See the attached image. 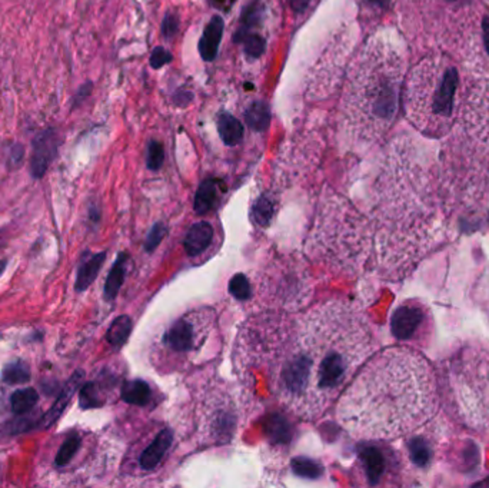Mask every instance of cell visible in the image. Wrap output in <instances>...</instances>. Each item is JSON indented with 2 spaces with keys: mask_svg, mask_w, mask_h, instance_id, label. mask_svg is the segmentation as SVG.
Wrapping results in <instances>:
<instances>
[{
  "mask_svg": "<svg viewBox=\"0 0 489 488\" xmlns=\"http://www.w3.org/2000/svg\"><path fill=\"white\" fill-rule=\"evenodd\" d=\"M458 71L452 66L445 68L439 75L433 76V86L428 88L429 95H423V102H429V112L438 119H449L453 111V99L458 88Z\"/></svg>",
  "mask_w": 489,
  "mask_h": 488,
  "instance_id": "obj_5",
  "label": "cell"
},
{
  "mask_svg": "<svg viewBox=\"0 0 489 488\" xmlns=\"http://www.w3.org/2000/svg\"><path fill=\"white\" fill-rule=\"evenodd\" d=\"M59 146H61V138L53 128L41 131L32 139L31 173L35 179H41L45 176L49 166L58 156Z\"/></svg>",
  "mask_w": 489,
  "mask_h": 488,
  "instance_id": "obj_6",
  "label": "cell"
},
{
  "mask_svg": "<svg viewBox=\"0 0 489 488\" xmlns=\"http://www.w3.org/2000/svg\"><path fill=\"white\" fill-rule=\"evenodd\" d=\"M85 378V372L82 370L76 371L71 380L66 382V385L62 388V391L59 392L56 401L53 402V405L51 407V410L42 417L41 422H39V428H49L52 427L59 418L61 415L65 412V410L68 408L72 397L75 395V392L78 391V388L81 387V384L83 382Z\"/></svg>",
  "mask_w": 489,
  "mask_h": 488,
  "instance_id": "obj_8",
  "label": "cell"
},
{
  "mask_svg": "<svg viewBox=\"0 0 489 488\" xmlns=\"http://www.w3.org/2000/svg\"><path fill=\"white\" fill-rule=\"evenodd\" d=\"M212 236H213V228L210 223L197 222V223L192 225L190 229L187 230L185 242H183L187 255L196 257V255H200L202 253H205L210 245Z\"/></svg>",
  "mask_w": 489,
  "mask_h": 488,
  "instance_id": "obj_10",
  "label": "cell"
},
{
  "mask_svg": "<svg viewBox=\"0 0 489 488\" xmlns=\"http://www.w3.org/2000/svg\"><path fill=\"white\" fill-rule=\"evenodd\" d=\"M265 432L268 438L275 444H285L289 442L292 438L289 422L278 414H272L265 420Z\"/></svg>",
  "mask_w": 489,
  "mask_h": 488,
  "instance_id": "obj_19",
  "label": "cell"
},
{
  "mask_svg": "<svg viewBox=\"0 0 489 488\" xmlns=\"http://www.w3.org/2000/svg\"><path fill=\"white\" fill-rule=\"evenodd\" d=\"M39 401V394L35 388H22L12 394L11 405L12 411L18 415H24L34 410Z\"/></svg>",
  "mask_w": 489,
  "mask_h": 488,
  "instance_id": "obj_21",
  "label": "cell"
},
{
  "mask_svg": "<svg viewBox=\"0 0 489 488\" xmlns=\"http://www.w3.org/2000/svg\"><path fill=\"white\" fill-rule=\"evenodd\" d=\"M274 212H275L274 202L267 195H264L254 205L252 219L259 226H268L271 223Z\"/></svg>",
  "mask_w": 489,
  "mask_h": 488,
  "instance_id": "obj_25",
  "label": "cell"
},
{
  "mask_svg": "<svg viewBox=\"0 0 489 488\" xmlns=\"http://www.w3.org/2000/svg\"><path fill=\"white\" fill-rule=\"evenodd\" d=\"M126 264H128V255L126 254H119L116 263L113 264L108 278H106V284H105V298L108 301H112L116 298L119 290L122 288V284L125 281V275H126Z\"/></svg>",
  "mask_w": 489,
  "mask_h": 488,
  "instance_id": "obj_16",
  "label": "cell"
},
{
  "mask_svg": "<svg viewBox=\"0 0 489 488\" xmlns=\"http://www.w3.org/2000/svg\"><path fill=\"white\" fill-rule=\"evenodd\" d=\"M482 35H483L485 51L489 54V16H485L482 21Z\"/></svg>",
  "mask_w": 489,
  "mask_h": 488,
  "instance_id": "obj_38",
  "label": "cell"
},
{
  "mask_svg": "<svg viewBox=\"0 0 489 488\" xmlns=\"http://www.w3.org/2000/svg\"><path fill=\"white\" fill-rule=\"evenodd\" d=\"M173 442V434L169 429L160 431L156 438L145 448V451L140 455L139 464L142 469L150 471L159 465L168 449L170 448Z\"/></svg>",
  "mask_w": 489,
  "mask_h": 488,
  "instance_id": "obj_9",
  "label": "cell"
},
{
  "mask_svg": "<svg viewBox=\"0 0 489 488\" xmlns=\"http://www.w3.org/2000/svg\"><path fill=\"white\" fill-rule=\"evenodd\" d=\"M8 155H9V163H11V166L12 168H18L22 162H24V156H25V148H24V145H21V143H12L11 146H9V152H8Z\"/></svg>",
  "mask_w": 489,
  "mask_h": 488,
  "instance_id": "obj_35",
  "label": "cell"
},
{
  "mask_svg": "<svg viewBox=\"0 0 489 488\" xmlns=\"http://www.w3.org/2000/svg\"><path fill=\"white\" fill-rule=\"evenodd\" d=\"M120 395H122V400L125 402L143 407L150 401L152 391H150V387L148 385V382H145L142 380H132V381H126L122 385Z\"/></svg>",
  "mask_w": 489,
  "mask_h": 488,
  "instance_id": "obj_17",
  "label": "cell"
},
{
  "mask_svg": "<svg viewBox=\"0 0 489 488\" xmlns=\"http://www.w3.org/2000/svg\"><path fill=\"white\" fill-rule=\"evenodd\" d=\"M165 235H166V226H163L162 223H156L145 240V250L149 253L153 251L159 245Z\"/></svg>",
  "mask_w": 489,
  "mask_h": 488,
  "instance_id": "obj_32",
  "label": "cell"
},
{
  "mask_svg": "<svg viewBox=\"0 0 489 488\" xmlns=\"http://www.w3.org/2000/svg\"><path fill=\"white\" fill-rule=\"evenodd\" d=\"M409 451L412 462L418 467H425L431 461V449L429 445L422 438H413L409 442Z\"/></svg>",
  "mask_w": 489,
  "mask_h": 488,
  "instance_id": "obj_28",
  "label": "cell"
},
{
  "mask_svg": "<svg viewBox=\"0 0 489 488\" xmlns=\"http://www.w3.org/2000/svg\"><path fill=\"white\" fill-rule=\"evenodd\" d=\"M372 350V337L349 308L311 312L279 374V395L297 412L315 417L338 397Z\"/></svg>",
  "mask_w": 489,
  "mask_h": 488,
  "instance_id": "obj_1",
  "label": "cell"
},
{
  "mask_svg": "<svg viewBox=\"0 0 489 488\" xmlns=\"http://www.w3.org/2000/svg\"><path fill=\"white\" fill-rule=\"evenodd\" d=\"M229 293L239 301H244L251 297V284L243 274H236L229 283Z\"/></svg>",
  "mask_w": 489,
  "mask_h": 488,
  "instance_id": "obj_29",
  "label": "cell"
},
{
  "mask_svg": "<svg viewBox=\"0 0 489 488\" xmlns=\"http://www.w3.org/2000/svg\"><path fill=\"white\" fill-rule=\"evenodd\" d=\"M79 447H81V437L76 434H72L59 448L56 459H55V465L56 467L68 465L72 461V458L75 457V454L78 452Z\"/></svg>",
  "mask_w": 489,
  "mask_h": 488,
  "instance_id": "obj_26",
  "label": "cell"
},
{
  "mask_svg": "<svg viewBox=\"0 0 489 488\" xmlns=\"http://www.w3.org/2000/svg\"><path fill=\"white\" fill-rule=\"evenodd\" d=\"M223 188V182L217 179H206L200 183L196 196H195V210L199 215H203L215 208L216 202L219 200L220 190Z\"/></svg>",
  "mask_w": 489,
  "mask_h": 488,
  "instance_id": "obj_13",
  "label": "cell"
},
{
  "mask_svg": "<svg viewBox=\"0 0 489 488\" xmlns=\"http://www.w3.org/2000/svg\"><path fill=\"white\" fill-rule=\"evenodd\" d=\"M243 46H244V54L251 58H259L264 52H265V46H267V41L259 36V35H248L242 41Z\"/></svg>",
  "mask_w": 489,
  "mask_h": 488,
  "instance_id": "obj_30",
  "label": "cell"
},
{
  "mask_svg": "<svg viewBox=\"0 0 489 488\" xmlns=\"http://www.w3.org/2000/svg\"><path fill=\"white\" fill-rule=\"evenodd\" d=\"M177 25H179L177 18L173 14H168L162 22V35L166 39H170L177 32Z\"/></svg>",
  "mask_w": 489,
  "mask_h": 488,
  "instance_id": "obj_34",
  "label": "cell"
},
{
  "mask_svg": "<svg viewBox=\"0 0 489 488\" xmlns=\"http://www.w3.org/2000/svg\"><path fill=\"white\" fill-rule=\"evenodd\" d=\"M309 2H311V0H289V5H291V8L295 12L301 14V12H304L308 8Z\"/></svg>",
  "mask_w": 489,
  "mask_h": 488,
  "instance_id": "obj_39",
  "label": "cell"
},
{
  "mask_svg": "<svg viewBox=\"0 0 489 488\" xmlns=\"http://www.w3.org/2000/svg\"><path fill=\"white\" fill-rule=\"evenodd\" d=\"M92 88H93V83H92V82H86V83H83V85L79 88V91L76 92V95H75V98H73V102H72V108H73V109L83 103V101L91 95Z\"/></svg>",
  "mask_w": 489,
  "mask_h": 488,
  "instance_id": "obj_36",
  "label": "cell"
},
{
  "mask_svg": "<svg viewBox=\"0 0 489 488\" xmlns=\"http://www.w3.org/2000/svg\"><path fill=\"white\" fill-rule=\"evenodd\" d=\"M130 331H132V320L128 315L118 317L112 322V325L106 334V340L112 347L119 348L128 341Z\"/></svg>",
  "mask_w": 489,
  "mask_h": 488,
  "instance_id": "obj_22",
  "label": "cell"
},
{
  "mask_svg": "<svg viewBox=\"0 0 489 488\" xmlns=\"http://www.w3.org/2000/svg\"><path fill=\"white\" fill-rule=\"evenodd\" d=\"M165 161V152H163V146L160 142L158 141H152L149 143L148 148V156H146V163L148 168L152 171H158L162 168Z\"/></svg>",
  "mask_w": 489,
  "mask_h": 488,
  "instance_id": "obj_31",
  "label": "cell"
},
{
  "mask_svg": "<svg viewBox=\"0 0 489 488\" xmlns=\"http://www.w3.org/2000/svg\"><path fill=\"white\" fill-rule=\"evenodd\" d=\"M223 35V19L220 16H213L207 24L202 39L199 42V54L203 61L212 62L219 51V45Z\"/></svg>",
  "mask_w": 489,
  "mask_h": 488,
  "instance_id": "obj_11",
  "label": "cell"
},
{
  "mask_svg": "<svg viewBox=\"0 0 489 488\" xmlns=\"http://www.w3.org/2000/svg\"><path fill=\"white\" fill-rule=\"evenodd\" d=\"M209 4L217 11L227 12L232 8V5L235 4V0H209Z\"/></svg>",
  "mask_w": 489,
  "mask_h": 488,
  "instance_id": "obj_37",
  "label": "cell"
},
{
  "mask_svg": "<svg viewBox=\"0 0 489 488\" xmlns=\"http://www.w3.org/2000/svg\"><path fill=\"white\" fill-rule=\"evenodd\" d=\"M172 59H173V56H172L170 52H168V51H166L165 48H162V46H158V48L152 52V55H150V66H152L153 69H159V68H162L163 65L170 63Z\"/></svg>",
  "mask_w": 489,
  "mask_h": 488,
  "instance_id": "obj_33",
  "label": "cell"
},
{
  "mask_svg": "<svg viewBox=\"0 0 489 488\" xmlns=\"http://www.w3.org/2000/svg\"><path fill=\"white\" fill-rule=\"evenodd\" d=\"M210 315L209 312L206 315L196 312L175 321L163 334L162 342L165 350L176 355H185L197 350L206 335Z\"/></svg>",
  "mask_w": 489,
  "mask_h": 488,
  "instance_id": "obj_4",
  "label": "cell"
},
{
  "mask_svg": "<svg viewBox=\"0 0 489 488\" xmlns=\"http://www.w3.org/2000/svg\"><path fill=\"white\" fill-rule=\"evenodd\" d=\"M261 16H262V8H261L259 0H252V4H249L247 9H243V14L240 18V28L236 32L233 41L236 44H242V41L249 35V31L254 26H257Z\"/></svg>",
  "mask_w": 489,
  "mask_h": 488,
  "instance_id": "obj_20",
  "label": "cell"
},
{
  "mask_svg": "<svg viewBox=\"0 0 489 488\" xmlns=\"http://www.w3.org/2000/svg\"><path fill=\"white\" fill-rule=\"evenodd\" d=\"M292 469L297 475L304 478H319L324 474V468L316 461L307 457H297L292 459Z\"/></svg>",
  "mask_w": 489,
  "mask_h": 488,
  "instance_id": "obj_24",
  "label": "cell"
},
{
  "mask_svg": "<svg viewBox=\"0 0 489 488\" xmlns=\"http://www.w3.org/2000/svg\"><path fill=\"white\" fill-rule=\"evenodd\" d=\"M356 81L355 101L361 109L382 123L391 122L396 112V83L391 78L381 75L358 76Z\"/></svg>",
  "mask_w": 489,
  "mask_h": 488,
  "instance_id": "obj_3",
  "label": "cell"
},
{
  "mask_svg": "<svg viewBox=\"0 0 489 488\" xmlns=\"http://www.w3.org/2000/svg\"><path fill=\"white\" fill-rule=\"evenodd\" d=\"M436 411V385L423 355L392 347L375 355L346 390L339 415L365 438H396L423 425Z\"/></svg>",
  "mask_w": 489,
  "mask_h": 488,
  "instance_id": "obj_2",
  "label": "cell"
},
{
  "mask_svg": "<svg viewBox=\"0 0 489 488\" xmlns=\"http://www.w3.org/2000/svg\"><path fill=\"white\" fill-rule=\"evenodd\" d=\"M2 380L11 385L25 384L31 380V368L25 361L21 360L9 362L2 371Z\"/></svg>",
  "mask_w": 489,
  "mask_h": 488,
  "instance_id": "obj_23",
  "label": "cell"
},
{
  "mask_svg": "<svg viewBox=\"0 0 489 488\" xmlns=\"http://www.w3.org/2000/svg\"><path fill=\"white\" fill-rule=\"evenodd\" d=\"M217 132L227 146L237 145L243 138V125L230 113H220L217 118Z\"/></svg>",
  "mask_w": 489,
  "mask_h": 488,
  "instance_id": "obj_15",
  "label": "cell"
},
{
  "mask_svg": "<svg viewBox=\"0 0 489 488\" xmlns=\"http://www.w3.org/2000/svg\"><path fill=\"white\" fill-rule=\"evenodd\" d=\"M244 121L247 125L257 132H264L271 123V111L267 102L257 101L252 102L244 111Z\"/></svg>",
  "mask_w": 489,
  "mask_h": 488,
  "instance_id": "obj_18",
  "label": "cell"
},
{
  "mask_svg": "<svg viewBox=\"0 0 489 488\" xmlns=\"http://www.w3.org/2000/svg\"><path fill=\"white\" fill-rule=\"evenodd\" d=\"M79 404L83 410L89 408H99L103 405L102 395L99 392V388L95 382H89L82 387L79 394Z\"/></svg>",
  "mask_w": 489,
  "mask_h": 488,
  "instance_id": "obj_27",
  "label": "cell"
},
{
  "mask_svg": "<svg viewBox=\"0 0 489 488\" xmlns=\"http://www.w3.org/2000/svg\"><path fill=\"white\" fill-rule=\"evenodd\" d=\"M448 2H452V4H462V2H469V0H448Z\"/></svg>",
  "mask_w": 489,
  "mask_h": 488,
  "instance_id": "obj_41",
  "label": "cell"
},
{
  "mask_svg": "<svg viewBox=\"0 0 489 488\" xmlns=\"http://www.w3.org/2000/svg\"><path fill=\"white\" fill-rule=\"evenodd\" d=\"M359 458L364 464L369 482L378 484L385 469V459H384L382 452L376 447L365 445L359 451Z\"/></svg>",
  "mask_w": 489,
  "mask_h": 488,
  "instance_id": "obj_14",
  "label": "cell"
},
{
  "mask_svg": "<svg viewBox=\"0 0 489 488\" xmlns=\"http://www.w3.org/2000/svg\"><path fill=\"white\" fill-rule=\"evenodd\" d=\"M423 322V311L416 305L399 307L391 320V330L398 340H411Z\"/></svg>",
  "mask_w": 489,
  "mask_h": 488,
  "instance_id": "obj_7",
  "label": "cell"
},
{
  "mask_svg": "<svg viewBox=\"0 0 489 488\" xmlns=\"http://www.w3.org/2000/svg\"><path fill=\"white\" fill-rule=\"evenodd\" d=\"M106 258V253H99V254H88V257H85L79 265V271H78V277H76V291L78 293H83L86 291L93 281L96 280V277L99 275V271L105 263Z\"/></svg>",
  "mask_w": 489,
  "mask_h": 488,
  "instance_id": "obj_12",
  "label": "cell"
},
{
  "mask_svg": "<svg viewBox=\"0 0 489 488\" xmlns=\"http://www.w3.org/2000/svg\"><path fill=\"white\" fill-rule=\"evenodd\" d=\"M366 2L375 8V9H379V11H385L388 9L389 6V0H366Z\"/></svg>",
  "mask_w": 489,
  "mask_h": 488,
  "instance_id": "obj_40",
  "label": "cell"
}]
</instances>
